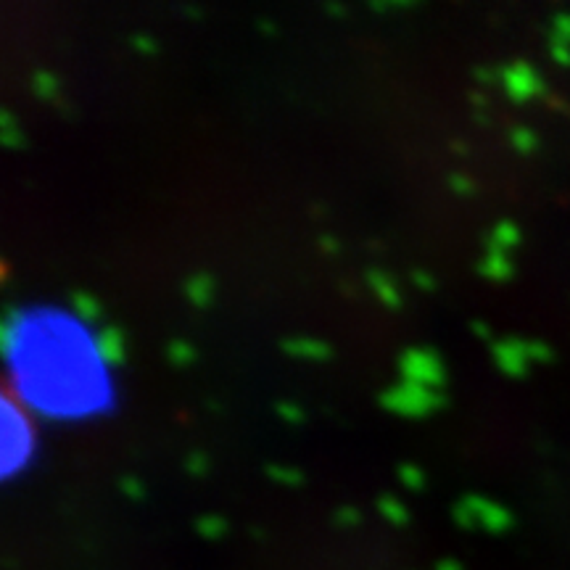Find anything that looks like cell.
I'll list each match as a JSON object with an SVG mask.
<instances>
[{
	"label": "cell",
	"mask_w": 570,
	"mask_h": 570,
	"mask_svg": "<svg viewBox=\"0 0 570 570\" xmlns=\"http://www.w3.org/2000/svg\"><path fill=\"white\" fill-rule=\"evenodd\" d=\"M401 381L412 386H423L428 391H441L447 386V365L436 348L428 346H409L397 359Z\"/></svg>",
	"instance_id": "1"
},
{
	"label": "cell",
	"mask_w": 570,
	"mask_h": 570,
	"mask_svg": "<svg viewBox=\"0 0 570 570\" xmlns=\"http://www.w3.org/2000/svg\"><path fill=\"white\" fill-rule=\"evenodd\" d=\"M378 404L386 412L399 415V417H428L436 409L447 407V399L441 391H428L423 386H412V383L399 381L378 397Z\"/></svg>",
	"instance_id": "2"
},
{
	"label": "cell",
	"mask_w": 570,
	"mask_h": 570,
	"mask_svg": "<svg viewBox=\"0 0 570 570\" xmlns=\"http://www.w3.org/2000/svg\"><path fill=\"white\" fill-rule=\"evenodd\" d=\"M499 71H502V82L499 85L505 88L507 98L515 101V104H528L536 96H541V90H544L541 74L528 61H513V63L502 66Z\"/></svg>",
	"instance_id": "3"
},
{
	"label": "cell",
	"mask_w": 570,
	"mask_h": 570,
	"mask_svg": "<svg viewBox=\"0 0 570 570\" xmlns=\"http://www.w3.org/2000/svg\"><path fill=\"white\" fill-rule=\"evenodd\" d=\"M462 502L473 513L478 531H486L491 536H502L513 528V513L505 505H499L489 497H481V494H467V497H462Z\"/></svg>",
	"instance_id": "4"
},
{
	"label": "cell",
	"mask_w": 570,
	"mask_h": 570,
	"mask_svg": "<svg viewBox=\"0 0 570 570\" xmlns=\"http://www.w3.org/2000/svg\"><path fill=\"white\" fill-rule=\"evenodd\" d=\"M491 356H494V365L502 375L513 378V381H520L528 375L531 370V359L525 354V339H517V336H507V339H499V341L491 343Z\"/></svg>",
	"instance_id": "5"
},
{
	"label": "cell",
	"mask_w": 570,
	"mask_h": 570,
	"mask_svg": "<svg viewBox=\"0 0 570 570\" xmlns=\"http://www.w3.org/2000/svg\"><path fill=\"white\" fill-rule=\"evenodd\" d=\"M281 348L290 359H301V362H328L333 356L331 343L312 336H288L281 341Z\"/></svg>",
	"instance_id": "6"
},
{
	"label": "cell",
	"mask_w": 570,
	"mask_h": 570,
	"mask_svg": "<svg viewBox=\"0 0 570 570\" xmlns=\"http://www.w3.org/2000/svg\"><path fill=\"white\" fill-rule=\"evenodd\" d=\"M515 267L513 259L507 251H499V248H486V254L481 256L478 262V275L489 283H507L513 278Z\"/></svg>",
	"instance_id": "7"
},
{
	"label": "cell",
	"mask_w": 570,
	"mask_h": 570,
	"mask_svg": "<svg viewBox=\"0 0 570 570\" xmlns=\"http://www.w3.org/2000/svg\"><path fill=\"white\" fill-rule=\"evenodd\" d=\"M96 354L104 365L119 367L124 362V336L114 325H106L96 333Z\"/></svg>",
	"instance_id": "8"
},
{
	"label": "cell",
	"mask_w": 570,
	"mask_h": 570,
	"mask_svg": "<svg viewBox=\"0 0 570 570\" xmlns=\"http://www.w3.org/2000/svg\"><path fill=\"white\" fill-rule=\"evenodd\" d=\"M182 293L188 298L190 306L196 309H206L212 301H214V278L209 272H196L190 275L185 285H182Z\"/></svg>",
	"instance_id": "9"
},
{
	"label": "cell",
	"mask_w": 570,
	"mask_h": 570,
	"mask_svg": "<svg viewBox=\"0 0 570 570\" xmlns=\"http://www.w3.org/2000/svg\"><path fill=\"white\" fill-rule=\"evenodd\" d=\"M367 285H370V290H373V296L386 306V309H401V293L397 283L386 275V272H381V270H370L367 272Z\"/></svg>",
	"instance_id": "10"
},
{
	"label": "cell",
	"mask_w": 570,
	"mask_h": 570,
	"mask_svg": "<svg viewBox=\"0 0 570 570\" xmlns=\"http://www.w3.org/2000/svg\"><path fill=\"white\" fill-rule=\"evenodd\" d=\"M375 510L378 515L389 523V525H394V528H404L407 523H409V510H407V505L397 499L394 494H381L378 499H375Z\"/></svg>",
	"instance_id": "11"
},
{
	"label": "cell",
	"mask_w": 570,
	"mask_h": 570,
	"mask_svg": "<svg viewBox=\"0 0 570 570\" xmlns=\"http://www.w3.org/2000/svg\"><path fill=\"white\" fill-rule=\"evenodd\" d=\"M520 238H523V232H520V228L515 225L513 220H502V222H497L494 230H491V235H489V246L510 254L513 248L520 246Z\"/></svg>",
	"instance_id": "12"
},
{
	"label": "cell",
	"mask_w": 570,
	"mask_h": 570,
	"mask_svg": "<svg viewBox=\"0 0 570 570\" xmlns=\"http://www.w3.org/2000/svg\"><path fill=\"white\" fill-rule=\"evenodd\" d=\"M264 473L270 481H275L278 486H285V489H301L304 486V473L293 465H283V462H267L264 465Z\"/></svg>",
	"instance_id": "13"
},
{
	"label": "cell",
	"mask_w": 570,
	"mask_h": 570,
	"mask_svg": "<svg viewBox=\"0 0 570 570\" xmlns=\"http://www.w3.org/2000/svg\"><path fill=\"white\" fill-rule=\"evenodd\" d=\"M71 309L82 323H98V317H101V304L90 290H74L71 293Z\"/></svg>",
	"instance_id": "14"
},
{
	"label": "cell",
	"mask_w": 570,
	"mask_h": 570,
	"mask_svg": "<svg viewBox=\"0 0 570 570\" xmlns=\"http://www.w3.org/2000/svg\"><path fill=\"white\" fill-rule=\"evenodd\" d=\"M0 143L8 148V151H19V148H24V135H21V130H19V124H16V119L11 114V109H3L0 112Z\"/></svg>",
	"instance_id": "15"
},
{
	"label": "cell",
	"mask_w": 570,
	"mask_h": 570,
	"mask_svg": "<svg viewBox=\"0 0 570 570\" xmlns=\"http://www.w3.org/2000/svg\"><path fill=\"white\" fill-rule=\"evenodd\" d=\"M228 528H230L228 520H225L222 515L206 513L196 520V533H198L201 539H206V541H217V539H222V536L228 533Z\"/></svg>",
	"instance_id": "16"
},
{
	"label": "cell",
	"mask_w": 570,
	"mask_h": 570,
	"mask_svg": "<svg viewBox=\"0 0 570 570\" xmlns=\"http://www.w3.org/2000/svg\"><path fill=\"white\" fill-rule=\"evenodd\" d=\"M32 93L40 98V101H54L58 96V90H61V82H58V77L54 71H48V69H38L35 74H32Z\"/></svg>",
	"instance_id": "17"
},
{
	"label": "cell",
	"mask_w": 570,
	"mask_h": 570,
	"mask_svg": "<svg viewBox=\"0 0 570 570\" xmlns=\"http://www.w3.org/2000/svg\"><path fill=\"white\" fill-rule=\"evenodd\" d=\"M397 478H399V483L407 491H415V494L423 491L425 483H428L425 470L420 465H415V462H399L397 465Z\"/></svg>",
	"instance_id": "18"
},
{
	"label": "cell",
	"mask_w": 570,
	"mask_h": 570,
	"mask_svg": "<svg viewBox=\"0 0 570 570\" xmlns=\"http://www.w3.org/2000/svg\"><path fill=\"white\" fill-rule=\"evenodd\" d=\"M167 362L172 367H190L196 362V348L185 339H172L167 343Z\"/></svg>",
	"instance_id": "19"
},
{
	"label": "cell",
	"mask_w": 570,
	"mask_h": 570,
	"mask_svg": "<svg viewBox=\"0 0 570 570\" xmlns=\"http://www.w3.org/2000/svg\"><path fill=\"white\" fill-rule=\"evenodd\" d=\"M510 143H513V148L520 154V156H528V154H533L536 148H539V138H536V132L533 130H528V127H523V124H517L510 130Z\"/></svg>",
	"instance_id": "20"
},
{
	"label": "cell",
	"mask_w": 570,
	"mask_h": 570,
	"mask_svg": "<svg viewBox=\"0 0 570 570\" xmlns=\"http://www.w3.org/2000/svg\"><path fill=\"white\" fill-rule=\"evenodd\" d=\"M275 415L281 417V423H285V425H304V420H306L304 407L293 399L275 401Z\"/></svg>",
	"instance_id": "21"
},
{
	"label": "cell",
	"mask_w": 570,
	"mask_h": 570,
	"mask_svg": "<svg viewBox=\"0 0 570 570\" xmlns=\"http://www.w3.org/2000/svg\"><path fill=\"white\" fill-rule=\"evenodd\" d=\"M359 523H362V513L354 505H341V507L333 510V525L341 528V531L359 528Z\"/></svg>",
	"instance_id": "22"
},
{
	"label": "cell",
	"mask_w": 570,
	"mask_h": 570,
	"mask_svg": "<svg viewBox=\"0 0 570 570\" xmlns=\"http://www.w3.org/2000/svg\"><path fill=\"white\" fill-rule=\"evenodd\" d=\"M182 470L190 475V478H204L209 470H212V462L204 452H190V455L182 459Z\"/></svg>",
	"instance_id": "23"
},
{
	"label": "cell",
	"mask_w": 570,
	"mask_h": 570,
	"mask_svg": "<svg viewBox=\"0 0 570 570\" xmlns=\"http://www.w3.org/2000/svg\"><path fill=\"white\" fill-rule=\"evenodd\" d=\"M449 190L457 198H470V196H475V180L465 172H452L449 174Z\"/></svg>",
	"instance_id": "24"
},
{
	"label": "cell",
	"mask_w": 570,
	"mask_h": 570,
	"mask_svg": "<svg viewBox=\"0 0 570 570\" xmlns=\"http://www.w3.org/2000/svg\"><path fill=\"white\" fill-rule=\"evenodd\" d=\"M525 354H528L531 365H547L555 359V351L544 341H525Z\"/></svg>",
	"instance_id": "25"
},
{
	"label": "cell",
	"mask_w": 570,
	"mask_h": 570,
	"mask_svg": "<svg viewBox=\"0 0 570 570\" xmlns=\"http://www.w3.org/2000/svg\"><path fill=\"white\" fill-rule=\"evenodd\" d=\"M119 491H122L127 499H132V502H138V499L146 497V486H143V481L135 478V475H122V478H119Z\"/></svg>",
	"instance_id": "26"
},
{
	"label": "cell",
	"mask_w": 570,
	"mask_h": 570,
	"mask_svg": "<svg viewBox=\"0 0 570 570\" xmlns=\"http://www.w3.org/2000/svg\"><path fill=\"white\" fill-rule=\"evenodd\" d=\"M130 48L135 51V54H140V56H154L156 51H159V43L151 38V35H132L130 38Z\"/></svg>",
	"instance_id": "27"
},
{
	"label": "cell",
	"mask_w": 570,
	"mask_h": 570,
	"mask_svg": "<svg viewBox=\"0 0 570 570\" xmlns=\"http://www.w3.org/2000/svg\"><path fill=\"white\" fill-rule=\"evenodd\" d=\"M452 520H455L457 528H462V531H478L475 528V520H473V513L467 510V505L462 499H457L455 507H452Z\"/></svg>",
	"instance_id": "28"
},
{
	"label": "cell",
	"mask_w": 570,
	"mask_h": 570,
	"mask_svg": "<svg viewBox=\"0 0 570 570\" xmlns=\"http://www.w3.org/2000/svg\"><path fill=\"white\" fill-rule=\"evenodd\" d=\"M552 38L563 40L570 46V13H557L552 19Z\"/></svg>",
	"instance_id": "29"
},
{
	"label": "cell",
	"mask_w": 570,
	"mask_h": 570,
	"mask_svg": "<svg viewBox=\"0 0 570 570\" xmlns=\"http://www.w3.org/2000/svg\"><path fill=\"white\" fill-rule=\"evenodd\" d=\"M549 56L555 58L560 66H570V46L557 40V38H549Z\"/></svg>",
	"instance_id": "30"
},
{
	"label": "cell",
	"mask_w": 570,
	"mask_h": 570,
	"mask_svg": "<svg viewBox=\"0 0 570 570\" xmlns=\"http://www.w3.org/2000/svg\"><path fill=\"white\" fill-rule=\"evenodd\" d=\"M409 281L417 285L420 290H425V293L436 290V278H433L428 270H412V278H409Z\"/></svg>",
	"instance_id": "31"
},
{
	"label": "cell",
	"mask_w": 570,
	"mask_h": 570,
	"mask_svg": "<svg viewBox=\"0 0 570 570\" xmlns=\"http://www.w3.org/2000/svg\"><path fill=\"white\" fill-rule=\"evenodd\" d=\"M473 77L478 85H494V82H502V71H491L486 66H475L473 69Z\"/></svg>",
	"instance_id": "32"
},
{
	"label": "cell",
	"mask_w": 570,
	"mask_h": 570,
	"mask_svg": "<svg viewBox=\"0 0 570 570\" xmlns=\"http://www.w3.org/2000/svg\"><path fill=\"white\" fill-rule=\"evenodd\" d=\"M470 331H473V336H475L478 341L494 343V331H491V325H486L483 320H473V323H470Z\"/></svg>",
	"instance_id": "33"
},
{
	"label": "cell",
	"mask_w": 570,
	"mask_h": 570,
	"mask_svg": "<svg viewBox=\"0 0 570 570\" xmlns=\"http://www.w3.org/2000/svg\"><path fill=\"white\" fill-rule=\"evenodd\" d=\"M317 243H320L323 254H328V256H336V254L341 251V243H339V240H336L333 235H328V232H325V235H323V238H320Z\"/></svg>",
	"instance_id": "34"
},
{
	"label": "cell",
	"mask_w": 570,
	"mask_h": 570,
	"mask_svg": "<svg viewBox=\"0 0 570 570\" xmlns=\"http://www.w3.org/2000/svg\"><path fill=\"white\" fill-rule=\"evenodd\" d=\"M433 570H465V566H462V563H457V560H452V557H444V560H439V563H436V568Z\"/></svg>",
	"instance_id": "35"
},
{
	"label": "cell",
	"mask_w": 570,
	"mask_h": 570,
	"mask_svg": "<svg viewBox=\"0 0 570 570\" xmlns=\"http://www.w3.org/2000/svg\"><path fill=\"white\" fill-rule=\"evenodd\" d=\"M325 11H328L333 19H343V16L348 13V11H346V5H339V3H328V5H325Z\"/></svg>",
	"instance_id": "36"
},
{
	"label": "cell",
	"mask_w": 570,
	"mask_h": 570,
	"mask_svg": "<svg viewBox=\"0 0 570 570\" xmlns=\"http://www.w3.org/2000/svg\"><path fill=\"white\" fill-rule=\"evenodd\" d=\"M256 27H259L262 32H267V35H275V32H278V27H275V24H270V19H259V21H256Z\"/></svg>",
	"instance_id": "37"
},
{
	"label": "cell",
	"mask_w": 570,
	"mask_h": 570,
	"mask_svg": "<svg viewBox=\"0 0 570 570\" xmlns=\"http://www.w3.org/2000/svg\"><path fill=\"white\" fill-rule=\"evenodd\" d=\"M452 151H455L457 156H467V143H459V140H455V143H452Z\"/></svg>",
	"instance_id": "38"
},
{
	"label": "cell",
	"mask_w": 570,
	"mask_h": 570,
	"mask_svg": "<svg viewBox=\"0 0 570 570\" xmlns=\"http://www.w3.org/2000/svg\"><path fill=\"white\" fill-rule=\"evenodd\" d=\"M182 13H185V16H193V19L201 16V11H196V8H182Z\"/></svg>",
	"instance_id": "39"
}]
</instances>
